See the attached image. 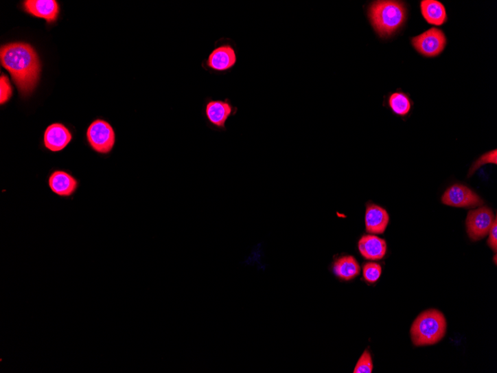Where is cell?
Returning a JSON list of instances; mask_svg holds the SVG:
<instances>
[{
  "instance_id": "6da1fadb",
  "label": "cell",
  "mask_w": 497,
  "mask_h": 373,
  "mask_svg": "<svg viewBox=\"0 0 497 373\" xmlns=\"http://www.w3.org/2000/svg\"><path fill=\"white\" fill-rule=\"evenodd\" d=\"M0 59L21 94L30 95L38 84L41 70L36 51L29 43H8L2 46Z\"/></svg>"
},
{
  "instance_id": "7a4b0ae2",
  "label": "cell",
  "mask_w": 497,
  "mask_h": 373,
  "mask_svg": "<svg viewBox=\"0 0 497 373\" xmlns=\"http://www.w3.org/2000/svg\"><path fill=\"white\" fill-rule=\"evenodd\" d=\"M368 16L372 28L381 38H389L404 25L407 10L404 2L379 0L372 2L368 8Z\"/></svg>"
},
{
  "instance_id": "3957f363",
  "label": "cell",
  "mask_w": 497,
  "mask_h": 373,
  "mask_svg": "<svg viewBox=\"0 0 497 373\" xmlns=\"http://www.w3.org/2000/svg\"><path fill=\"white\" fill-rule=\"evenodd\" d=\"M446 330V319L439 310H425L413 324L412 341L417 346L436 344L445 336Z\"/></svg>"
},
{
  "instance_id": "277c9868",
  "label": "cell",
  "mask_w": 497,
  "mask_h": 373,
  "mask_svg": "<svg viewBox=\"0 0 497 373\" xmlns=\"http://www.w3.org/2000/svg\"><path fill=\"white\" fill-rule=\"evenodd\" d=\"M86 137L96 152L109 154L115 144V134L111 124L102 120L94 121L88 128Z\"/></svg>"
},
{
  "instance_id": "5b68a950",
  "label": "cell",
  "mask_w": 497,
  "mask_h": 373,
  "mask_svg": "<svg viewBox=\"0 0 497 373\" xmlns=\"http://www.w3.org/2000/svg\"><path fill=\"white\" fill-rule=\"evenodd\" d=\"M412 44L415 49L427 58L439 56L445 50L447 38L442 30L431 28L413 38Z\"/></svg>"
},
{
  "instance_id": "8992f818",
  "label": "cell",
  "mask_w": 497,
  "mask_h": 373,
  "mask_svg": "<svg viewBox=\"0 0 497 373\" xmlns=\"http://www.w3.org/2000/svg\"><path fill=\"white\" fill-rule=\"evenodd\" d=\"M495 218L493 211L487 207L470 211L466 219L468 236L473 241L483 239L489 233Z\"/></svg>"
},
{
  "instance_id": "52a82bcc",
  "label": "cell",
  "mask_w": 497,
  "mask_h": 373,
  "mask_svg": "<svg viewBox=\"0 0 497 373\" xmlns=\"http://www.w3.org/2000/svg\"><path fill=\"white\" fill-rule=\"evenodd\" d=\"M441 201L446 205L461 208H475L484 203L476 193L460 184L450 186L443 194Z\"/></svg>"
},
{
  "instance_id": "ba28073f",
  "label": "cell",
  "mask_w": 497,
  "mask_h": 373,
  "mask_svg": "<svg viewBox=\"0 0 497 373\" xmlns=\"http://www.w3.org/2000/svg\"><path fill=\"white\" fill-rule=\"evenodd\" d=\"M237 110L227 100H209L204 108V114L211 127L226 130L227 120L231 115L236 113Z\"/></svg>"
},
{
  "instance_id": "9c48e42d",
  "label": "cell",
  "mask_w": 497,
  "mask_h": 373,
  "mask_svg": "<svg viewBox=\"0 0 497 373\" xmlns=\"http://www.w3.org/2000/svg\"><path fill=\"white\" fill-rule=\"evenodd\" d=\"M237 59L235 49L229 44H223L211 51L206 64L215 72L224 73L235 66Z\"/></svg>"
},
{
  "instance_id": "30bf717a",
  "label": "cell",
  "mask_w": 497,
  "mask_h": 373,
  "mask_svg": "<svg viewBox=\"0 0 497 373\" xmlns=\"http://www.w3.org/2000/svg\"><path fill=\"white\" fill-rule=\"evenodd\" d=\"M69 130L60 123L51 124L44 133V145L51 152H58L64 150L72 141Z\"/></svg>"
},
{
  "instance_id": "8fae6325",
  "label": "cell",
  "mask_w": 497,
  "mask_h": 373,
  "mask_svg": "<svg viewBox=\"0 0 497 373\" xmlns=\"http://www.w3.org/2000/svg\"><path fill=\"white\" fill-rule=\"evenodd\" d=\"M23 6L26 12L49 23L56 21L60 12L56 0H26Z\"/></svg>"
},
{
  "instance_id": "7c38bea8",
  "label": "cell",
  "mask_w": 497,
  "mask_h": 373,
  "mask_svg": "<svg viewBox=\"0 0 497 373\" xmlns=\"http://www.w3.org/2000/svg\"><path fill=\"white\" fill-rule=\"evenodd\" d=\"M358 248L360 254L369 260H382L387 250L384 240L373 235L363 236L360 239Z\"/></svg>"
},
{
  "instance_id": "4fadbf2b",
  "label": "cell",
  "mask_w": 497,
  "mask_h": 373,
  "mask_svg": "<svg viewBox=\"0 0 497 373\" xmlns=\"http://www.w3.org/2000/svg\"><path fill=\"white\" fill-rule=\"evenodd\" d=\"M389 216L387 212L376 204H369L366 212V228L370 234H382L389 224Z\"/></svg>"
},
{
  "instance_id": "5bb4252c",
  "label": "cell",
  "mask_w": 497,
  "mask_h": 373,
  "mask_svg": "<svg viewBox=\"0 0 497 373\" xmlns=\"http://www.w3.org/2000/svg\"><path fill=\"white\" fill-rule=\"evenodd\" d=\"M49 185L51 190L59 196L69 197L76 192L78 181L65 172L56 171L49 177Z\"/></svg>"
},
{
  "instance_id": "9a60e30c",
  "label": "cell",
  "mask_w": 497,
  "mask_h": 373,
  "mask_svg": "<svg viewBox=\"0 0 497 373\" xmlns=\"http://www.w3.org/2000/svg\"><path fill=\"white\" fill-rule=\"evenodd\" d=\"M421 14L428 23L441 26L448 21L446 8L437 0H422L420 3Z\"/></svg>"
},
{
  "instance_id": "2e32d148",
  "label": "cell",
  "mask_w": 497,
  "mask_h": 373,
  "mask_svg": "<svg viewBox=\"0 0 497 373\" xmlns=\"http://www.w3.org/2000/svg\"><path fill=\"white\" fill-rule=\"evenodd\" d=\"M334 272L337 278L349 281L358 276L360 267L353 256H346L334 262Z\"/></svg>"
},
{
  "instance_id": "e0dca14e",
  "label": "cell",
  "mask_w": 497,
  "mask_h": 373,
  "mask_svg": "<svg viewBox=\"0 0 497 373\" xmlns=\"http://www.w3.org/2000/svg\"><path fill=\"white\" fill-rule=\"evenodd\" d=\"M389 108L397 115L404 117L411 111L412 102L410 97L403 92H395L389 97Z\"/></svg>"
},
{
  "instance_id": "ac0fdd59",
  "label": "cell",
  "mask_w": 497,
  "mask_h": 373,
  "mask_svg": "<svg viewBox=\"0 0 497 373\" xmlns=\"http://www.w3.org/2000/svg\"><path fill=\"white\" fill-rule=\"evenodd\" d=\"M381 273H382V268L379 264L369 262L364 265V279L370 283L376 282L380 279Z\"/></svg>"
},
{
  "instance_id": "d6986e66",
  "label": "cell",
  "mask_w": 497,
  "mask_h": 373,
  "mask_svg": "<svg viewBox=\"0 0 497 373\" xmlns=\"http://www.w3.org/2000/svg\"><path fill=\"white\" fill-rule=\"evenodd\" d=\"M12 87L10 79L2 74L0 77V104H4L11 99L12 96Z\"/></svg>"
},
{
  "instance_id": "ffe728a7",
  "label": "cell",
  "mask_w": 497,
  "mask_h": 373,
  "mask_svg": "<svg viewBox=\"0 0 497 373\" xmlns=\"http://www.w3.org/2000/svg\"><path fill=\"white\" fill-rule=\"evenodd\" d=\"M373 370V363L368 350L363 352L355 367L354 373H371Z\"/></svg>"
},
{
  "instance_id": "44dd1931",
  "label": "cell",
  "mask_w": 497,
  "mask_h": 373,
  "mask_svg": "<svg viewBox=\"0 0 497 373\" xmlns=\"http://www.w3.org/2000/svg\"><path fill=\"white\" fill-rule=\"evenodd\" d=\"M496 150H491V152L485 154L481 158L477 159V161L470 168L468 177L472 176L479 168L486 163H494L496 164Z\"/></svg>"
},
{
  "instance_id": "7402d4cb",
  "label": "cell",
  "mask_w": 497,
  "mask_h": 373,
  "mask_svg": "<svg viewBox=\"0 0 497 373\" xmlns=\"http://www.w3.org/2000/svg\"><path fill=\"white\" fill-rule=\"evenodd\" d=\"M489 238H488L487 245L492 248V250L496 253L497 251V219L494 220V224L489 231Z\"/></svg>"
},
{
  "instance_id": "603a6c76",
  "label": "cell",
  "mask_w": 497,
  "mask_h": 373,
  "mask_svg": "<svg viewBox=\"0 0 497 373\" xmlns=\"http://www.w3.org/2000/svg\"><path fill=\"white\" fill-rule=\"evenodd\" d=\"M494 262H495V264H496V255H495V256H494Z\"/></svg>"
}]
</instances>
